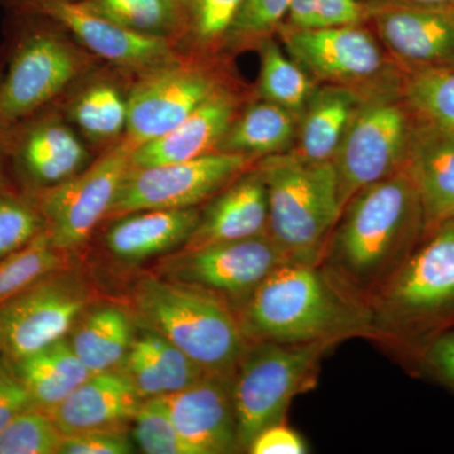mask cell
Listing matches in <instances>:
<instances>
[{
	"label": "cell",
	"instance_id": "19",
	"mask_svg": "<svg viewBox=\"0 0 454 454\" xmlns=\"http://www.w3.org/2000/svg\"><path fill=\"white\" fill-rule=\"evenodd\" d=\"M231 379L207 373L192 387L162 396L170 419L191 454L240 450Z\"/></svg>",
	"mask_w": 454,
	"mask_h": 454
},
{
	"label": "cell",
	"instance_id": "22",
	"mask_svg": "<svg viewBox=\"0 0 454 454\" xmlns=\"http://www.w3.org/2000/svg\"><path fill=\"white\" fill-rule=\"evenodd\" d=\"M268 223L267 187L255 163L205 203L192 235L181 250L267 235Z\"/></svg>",
	"mask_w": 454,
	"mask_h": 454
},
{
	"label": "cell",
	"instance_id": "38",
	"mask_svg": "<svg viewBox=\"0 0 454 454\" xmlns=\"http://www.w3.org/2000/svg\"><path fill=\"white\" fill-rule=\"evenodd\" d=\"M131 424V438L143 453L191 454L170 419L162 396L143 400Z\"/></svg>",
	"mask_w": 454,
	"mask_h": 454
},
{
	"label": "cell",
	"instance_id": "14",
	"mask_svg": "<svg viewBox=\"0 0 454 454\" xmlns=\"http://www.w3.org/2000/svg\"><path fill=\"white\" fill-rule=\"evenodd\" d=\"M289 262L270 236L178 250L160 259L153 273L216 295L238 310L265 278Z\"/></svg>",
	"mask_w": 454,
	"mask_h": 454
},
{
	"label": "cell",
	"instance_id": "15",
	"mask_svg": "<svg viewBox=\"0 0 454 454\" xmlns=\"http://www.w3.org/2000/svg\"><path fill=\"white\" fill-rule=\"evenodd\" d=\"M7 140L12 181L29 195L64 184L98 157L57 106L9 127Z\"/></svg>",
	"mask_w": 454,
	"mask_h": 454
},
{
	"label": "cell",
	"instance_id": "39",
	"mask_svg": "<svg viewBox=\"0 0 454 454\" xmlns=\"http://www.w3.org/2000/svg\"><path fill=\"white\" fill-rule=\"evenodd\" d=\"M369 8L358 0H292L284 26L297 29H324L361 25Z\"/></svg>",
	"mask_w": 454,
	"mask_h": 454
},
{
	"label": "cell",
	"instance_id": "36",
	"mask_svg": "<svg viewBox=\"0 0 454 454\" xmlns=\"http://www.w3.org/2000/svg\"><path fill=\"white\" fill-rule=\"evenodd\" d=\"M64 439L49 411L31 408L0 433V454H61Z\"/></svg>",
	"mask_w": 454,
	"mask_h": 454
},
{
	"label": "cell",
	"instance_id": "10",
	"mask_svg": "<svg viewBox=\"0 0 454 454\" xmlns=\"http://www.w3.org/2000/svg\"><path fill=\"white\" fill-rule=\"evenodd\" d=\"M98 301L80 265L53 271L0 306V356L18 360L70 334Z\"/></svg>",
	"mask_w": 454,
	"mask_h": 454
},
{
	"label": "cell",
	"instance_id": "35",
	"mask_svg": "<svg viewBox=\"0 0 454 454\" xmlns=\"http://www.w3.org/2000/svg\"><path fill=\"white\" fill-rule=\"evenodd\" d=\"M46 229L35 197L16 186L0 191V260L31 244Z\"/></svg>",
	"mask_w": 454,
	"mask_h": 454
},
{
	"label": "cell",
	"instance_id": "31",
	"mask_svg": "<svg viewBox=\"0 0 454 454\" xmlns=\"http://www.w3.org/2000/svg\"><path fill=\"white\" fill-rule=\"evenodd\" d=\"M402 97L420 121L454 131V65L404 74Z\"/></svg>",
	"mask_w": 454,
	"mask_h": 454
},
{
	"label": "cell",
	"instance_id": "30",
	"mask_svg": "<svg viewBox=\"0 0 454 454\" xmlns=\"http://www.w3.org/2000/svg\"><path fill=\"white\" fill-rule=\"evenodd\" d=\"M258 51L260 70L254 95L300 119L317 88L316 80L273 37L262 42Z\"/></svg>",
	"mask_w": 454,
	"mask_h": 454
},
{
	"label": "cell",
	"instance_id": "1",
	"mask_svg": "<svg viewBox=\"0 0 454 454\" xmlns=\"http://www.w3.org/2000/svg\"><path fill=\"white\" fill-rule=\"evenodd\" d=\"M423 238L422 205L403 168L346 203L325 247V271L343 291L365 304Z\"/></svg>",
	"mask_w": 454,
	"mask_h": 454
},
{
	"label": "cell",
	"instance_id": "46",
	"mask_svg": "<svg viewBox=\"0 0 454 454\" xmlns=\"http://www.w3.org/2000/svg\"><path fill=\"white\" fill-rule=\"evenodd\" d=\"M391 2L419 5H439V7H454V0H391Z\"/></svg>",
	"mask_w": 454,
	"mask_h": 454
},
{
	"label": "cell",
	"instance_id": "24",
	"mask_svg": "<svg viewBox=\"0 0 454 454\" xmlns=\"http://www.w3.org/2000/svg\"><path fill=\"white\" fill-rule=\"evenodd\" d=\"M143 397L121 369L91 373L49 414L64 435L86 430L127 428Z\"/></svg>",
	"mask_w": 454,
	"mask_h": 454
},
{
	"label": "cell",
	"instance_id": "42",
	"mask_svg": "<svg viewBox=\"0 0 454 454\" xmlns=\"http://www.w3.org/2000/svg\"><path fill=\"white\" fill-rule=\"evenodd\" d=\"M37 408L8 361L0 356V433L23 411Z\"/></svg>",
	"mask_w": 454,
	"mask_h": 454
},
{
	"label": "cell",
	"instance_id": "25",
	"mask_svg": "<svg viewBox=\"0 0 454 454\" xmlns=\"http://www.w3.org/2000/svg\"><path fill=\"white\" fill-rule=\"evenodd\" d=\"M366 98L346 86L317 85L298 119L292 151L309 162H333L340 140Z\"/></svg>",
	"mask_w": 454,
	"mask_h": 454
},
{
	"label": "cell",
	"instance_id": "47",
	"mask_svg": "<svg viewBox=\"0 0 454 454\" xmlns=\"http://www.w3.org/2000/svg\"><path fill=\"white\" fill-rule=\"evenodd\" d=\"M2 76H3V74H2V71H0V80H2Z\"/></svg>",
	"mask_w": 454,
	"mask_h": 454
},
{
	"label": "cell",
	"instance_id": "18",
	"mask_svg": "<svg viewBox=\"0 0 454 454\" xmlns=\"http://www.w3.org/2000/svg\"><path fill=\"white\" fill-rule=\"evenodd\" d=\"M133 77L101 62L56 104L97 155L125 138Z\"/></svg>",
	"mask_w": 454,
	"mask_h": 454
},
{
	"label": "cell",
	"instance_id": "23",
	"mask_svg": "<svg viewBox=\"0 0 454 454\" xmlns=\"http://www.w3.org/2000/svg\"><path fill=\"white\" fill-rule=\"evenodd\" d=\"M404 169L422 205L424 236L453 220L454 131L415 122Z\"/></svg>",
	"mask_w": 454,
	"mask_h": 454
},
{
	"label": "cell",
	"instance_id": "16",
	"mask_svg": "<svg viewBox=\"0 0 454 454\" xmlns=\"http://www.w3.org/2000/svg\"><path fill=\"white\" fill-rule=\"evenodd\" d=\"M11 14L46 18L103 64L137 74L177 59L175 44L114 25L76 0H0Z\"/></svg>",
	"mask_w": 454,
	"mask_h": 454
},
{
	"label": "cell",
	"instance_id": "4",
	"mask_svg": "<svg viewBox=\"0 0 454 454\" xmlns=\"http://www.w3.org/2000/svg\"><path fill=\"white\" fill-rule=\"evenodd\" d=\"M268 193V235L289 262L319 265L342 215L333 162H309L293 151L256 162Z\"/></svg>",
	"mask_w": 454,
	"mask_h": 454
},
{
	"label": "cell",
	"instance_id": "44",
	"mask_svg": "<svg viewBox=\"0 0 454 454\" xmlns=\"http://www.w3.org/2000/svg\"><path fill=\"white\" fill-rule=\"evenodd\" d=\"M420 352L426 369L454 390V331L438 334Z\"/></svg>",
	"mask_w": 454,
	"mask_h": 454
},
{
	"label": "cell",
	"instance_id": "9",
	"mask_svg": "<svg viewBox=\"0 0 454 454\" xmlns=\"http://www.w3.org/2000/svg\"><path fill=\"white\" fill-rule=\"evenodd\" d=\"M284 50L316 82L346 86L366 97L402 91L404 73L378 38L361 25L324 29L280 26Z\"/></svg>",
	"mask_w": 454,
	"mask_h": 454
},
{
	"label": "cell",
	"instance_id": "3",
	"mask_svg": "<svg viewBox=\"0 0 454 454\" xmlns=\"http://www.w3.org/2000/svg\"><path fill=\"white\" fill-rule=\"evenodd\" d=\"M127 304L138 325L168 340L210 375L232 378L250 343L225 301L154 273L130 286Z\"/></svg>",
	"mask_w": 454,
	"mask_h": 454
},
{
	"label": "cell",
	"instance_id": "43",
	"mask_svg": "<svg viewBox=\"0 0 454 454\" xmlns=\"http://www.w3.org/2000/svg\"><path fill=\"white\" fill-rule=\"evenodd\" d=\"M247 452L252 454H304V439L283 422L271 424L255 435Z\"/></svg>",
	"mask_w": 454,
	"mask_h": 454
},
{
	"label": "cell",
	"instance_id": "45",
	"mask_svg": "<svg viewBox=\"0 0 454 454\" xmlns=\"http://www.w3.org/2000/svg\"><path fill=\"white\" fill-rule=\"evenodd\" d=\"M8 128L0 124V191L13 187L8 164Z\"/></svg>",
	"mask_w": 454,
	"mask_h": 454
},
{
	"label": "cell",
	"instance_id": "6",
	"mask_svg": "<svg viewBox=\"0 0 454 454\" xmlns=\"http://www.w3.org/2000/svg\"><path fill=\"white\" fill-rule=\"evenodd\" d=\"M13 20L7 73L0 80V124L9 128L56 106L101 61L56 23L29 14Z\"/></svg>",
	"mask_w": 454,
	"mask_h": 454
},
{
	"label": "cell",
	"instance_id": "34",
	"mask_svg": "<svg viewBox=\"0 0 454 454\" xmlns=\"http://www.w3.org/2000/svg\"><path fill=\"white\" fill-rule=\"evenodd\" d=\"M292 0H243L230 26L223 53L232 57L244 51L258 50L283 25Z\"/></svg>",
	"mask_w": 454,
	"mask_h": 454
},
{
	"label": "cell",
	"instance_id": "40",
	"mask_svg": "<svg viewBox=\"0 0 454 454\" xmlns=\"http://www.w3.org/2000/svg\"><path fill=\"white\" fill-rule=\"evenodd\" d=\"M134 447L128 427L95 429L65 435L61 454H129Z\"/></svg>",
	"mask_w": 454,
	"mask_h": 454
},
{
	"label": "cell",
	"instance_id": "17",
	"mask_svg": "<svg viewBox=\"0 0 454 454\" xmlns=\"http://www.w3.org/2000/svg\"><path fill=\"white\" fill-rule=\"evenodd\" d=\"M379 41L406 71L454 65V7L380 3L369 8Z\"/></svg>",
	"mask_w": 454,
	"mask_h": 454
},
{
	"label": "cell",
	"instance_id": "5",
	"mask_svg": "<svg viewBox=\"0 0 454 454\" xmlns=\"http://www.w3.org/2000/svg\"><path fill=\"white\" fill-rule=\"evenodd\" d=\"M372 325L420 348L454 321V219L424 236L373 295Z\"/></svg>",
	"mask_w": 454,
	"mask_h": 454
},
{
	"label": "cell",
	"instance_id": "12",
	"mask_svg": "<svg viewBox=\"0 0 454 454\" xmlns=\"http://www.w3.org/2000/svg\"><path fill=\"white\" fill-rule=\"evenodd\" d=\"M134 146L122 140L95 158L82 173L59 186L32 195L46 220L55 247L73 255L88 247L106 223L122 179L131 167Z\"/></svg>",
	"mask_w": 454,
	"mask_h": 454
},
{
	"label": "cell",
	"instance_id": "2",
	"mask_svg": "<svg viewBox=\"0 0 454 454\" xmlns=\"http://www.w3.org/2000/svg\"><path fill=\"white\" fill-rule=\"evenodd\" d=\"M318 267L286 262L265 278L238 310L250 342L337 343L373 330L369 307Z\"/></svg>",
	"mask_w": 454,
	"mask_h": 454
},
{
	"label": "cell",
	"instance_id": "26",
	"mask_svg": "<svg viewBox=\"0 0 454 454\" xmlns=\"http://www.w3.org/2000/svg\"><path fill=\"white\" fill-rule=\"evenodd\" d=\"M138 324L128 304L98 301L74 325L67 339L91 373L119 369L127 356Z\"/></svg>",
	"mask_w": 454,
	"mask_h": 454
},
{
	"label": "cell",
	"instance_id": "29",
	"mask_svg": "<svg viewBox=\"0 0 454 454\" xmlns=\"http://www.w3.org/2000/svg\"><path fill=\"white\" fill-rule=\"evenodd\" d=\"M82 3L114 25L145 37L168 41L177 50L186 32L184 0H83Z\"/></svg>",
	"mask_w": 454,
	"mask_h": 454
},
{
	"label": "cell",
	"instance_id": "33",
	"mask_svg": "<svg viewBox=\"0 0 454 454\" xmlns=\"http://www.w3.org/2000/svg\"><path fill=\"white\" fill-rule=\"evenodd\" d=\"M241 3L243 0H184L186 32L179 52L223 55V42Z\"/></svg>",
	"mask_w": 454,
	"mask_h": 454
},
{
	"label": "cell",
	"instance_id": "8",
	"mask_svg": "<svg viewBox=\"0 0 454 454\" xmlns=\"http://www.w3.org/2000/svg\"><path fill=\"white\" fill-rule=\"evenodd\" d=\"M240 83L230 56L179 53L168 64L133 77L124 140L137 148L160 138L221 90Z\"/></svg>",
	"mask_w": 454,
	"mask_h": 454
},
{
	"label": "cell",
	"instance_id": "11",
	"mask_svg": "<svg viewBox=\"0 0 454 454\" xmlns=\"http://www.w3.org/2000/svg\"><path fill=\"white\" fill-rule=\"evenodd\" d=\"M413 118L402 91L366 98L333 160L343 207L364 188L404 168L415 125Z\"/></svg>",
	"mask_w": 454,
	"mask_h": 454
},
{
	"label": "cell",
	"instance_id": "13",
	"mask_svg": "<svg viewBox=\"0 0 454 454\" xmlns=\"http://www.w3.org/2000/svg\"><path fill=\"white\" fill-rule=\"evenodd\" d=\"M256 162L217 152L186 162L130 167L106 221L131 212L201 207Z\"/></svg>",
	"mask_w": 454,
	"mask_h": 454
},
{
	"label": "cell",
	"instance_id": "21",
	"mask_svg": "<svg viewBox=\"0 0 454 454\" xmlns=\"http://www.w3.org/2000/svg\"><path fill=\"white\" fill-rule=\"evenodd\" d=\"M201 207L131 212L103 223L101 247L121 267H138L178 252L199 223Z\"/></svg>",
	"mask_w": 454,
	"mask_h": 454
},
{
	"label": "cell",
	"instance_id": "32",
	"mask_svg": "<svg viewBox=\"0 0 454 454\" xmlns=\"http://www.w3.org/2000/svg\"><path fill=\"white\" fill-rule=\"evenodd\" d=\"M76 258L55 247L44 231L31 244L0 260V306L42 278L76 264Z\"/></svg>",
	"mask_w": 454,
	"mask_h": 454
},
{
	"label": "cell",
	"instance_id": "7",
	"mask_svg": "<svg viewBox=\"0 0 454 454\" xmlns=\"http://www.w3.org/2000/svg\"><path fill=\"white\" fill-rule=\"evenodd\" d=\"M336 342L253 340L231 379L240 450L262 429L283 422L292 400L313 389L322 357Z\"/></svg>",
	"mask_w": 454,
	"mask_h": 454
},
{
	"label": "cell",
	"instance_id": "28",
	"mask_svg": "<svg viewBox=\"0 0 454 454\" xmlns=\"http://www.w3.org/2000/svg\"><path fill=\"white\" fill-rule=\"evenodd\" d=\"M8 364L35 406L43 411L64 402L91 375L74 354L67 337Z\"/></svg>",
	"mask_w": 454,
	"mask_h": 454
},
{
	"label": "cell",
	"instance_id": "48",
	"mask_svg": "<svg viewBox=\"0 0 454 454\" xmlns=\"http://www.w3.org/2000/svg\"><path fill=\"white\" fill-rule=\"evenodd\" d=\"M76 2H83V0H76Z\"/></svg>",
	"mask_w": 454,
	"mask_h": 454
},
{
	"label": "cell",
	"instance_id": "37",
	"mask_svg": "<svg viewBox=\"0 0 454 454\" xmlns=\"http://www.w3.org/2000/svg\"><path fill=\"white\" fill-rule=\"evenodd\" d=\"M137 339L153 364L164 396L187 389L207 375L199 364L154 331L138 325Z\"/></svg>",
	"mask_w": 454,
	"mask_h": 454
},
{
	"label": "cell",
	"instance_id": "41",
	"mask_svg": "<svg viewBox=\"0 0 454 454\" xmlns=\"http://www.w3.org/2000/svg\"><path fill=\"white\" fill-rule=\"evenodd\" d=\"M119 369L129 379L133 387H136L137 393L143 399L164 396L163 387L155 372L153 364L145 348L140 345L137 334L133 345Z\"/></svg>",
	"mask_w": 454,
	"mask_h": 454
},
{
	"label": "cell",
	"instance_id": "27",
	"mask_svg": "<svg viewBox=\"0 0 454 454\" xmlns=\"http://www.w3.org/2000/svg\"><path fill=\"white\" fill-rule=\"evenodd\" d=\"M298 119L284 107L255 95L247 98L220 143L219 153L262 158L292 151Z\"/></svg>",
	"mask_w": 454,
	"mask_h": 454
},
{
	"label": "cell",
	"instance_id": "20",
	"mask_svg": "<svg viewBox=\"0 0 454 454\" xmlns=\"http://www.w3.org/2000/svg\"><path fill=\"white\" fill-rule=\"evenodd\" d=\"M252 95L244 83L221 90L168 133L134 148L131 167L186 162L217 153L230 125Z\"/></svg>",
	"mask_w": 454,
	"mask_h": 454
}]
</instances>
